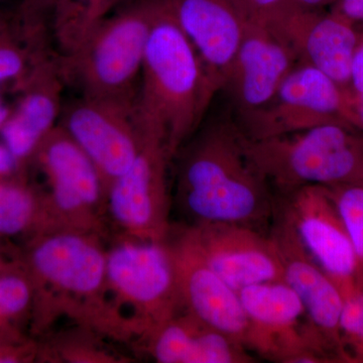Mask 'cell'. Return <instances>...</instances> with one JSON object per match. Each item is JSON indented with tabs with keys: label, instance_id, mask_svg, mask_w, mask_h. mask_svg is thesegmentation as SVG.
I'll return each mask as SVG.
<instances>
[{
	"label": "cell",
	"instance_id": "1",
	"mask_svg": "<svg viewBox=\"0 0 363 363\" xmlns=\"http://www.w3.org/2000/svg\"><path fill=\"white\" fill-rule=\"evenodd\" d=\"M189 140L177 152L175 196L189 225L238 224L269 233L276 195L250 157L240 125L219 119Z\"/></svg>",
	"mask_w": 363,
	"mask_h": 363
},
{
	"label": "cell",
	"instance_id": "2",
	"mask_svg": "<svg viewBox=\"0 0 363 363\" xmlns=\"http://www.w3.org/2000/svg\"><path fill=\"white\" fill-rule=\"evenodd\" d=\"M99 236L60 230L33 238L26 269L35 286V328L45 331L60 317L117 342L135 343L107 279Z\"/></svg>",
	"mask_w": 363,
	"mask_h": 363
},
{
	"label": "cell",
	"instance_id": "3",
	"mask_svg": "<svg viewBox=\"0 0 363 363\" xmlns=\"http://www.w3.org/2000/svg\"><path fill=\"white\" fill-rule=\"evenodd\" d=\"M214 95L168 0H157L135 101L140 131L161 138L169 156L176 157L197 130Z\"/></svg>",
	"mask_w": 363,
	"mask_h": 363
},
{
	"label": "cell",
	"instance_id": "4",
	"mask_svg": "<svg viewBox=\"0 0 363 363\" xmlns=\"http://www.w3.org/2000/svg\"><path fill=\"white\" fill-rule=\"evenodd\" d=\"M247 147L274 195L305 186L363 184V133L351 124H322L264 140L247 138Z\"/></svg>",
	"mask_w": 363,
	"mask_h": 363
},
{
	"label": "cell",
	"instance_id": "5",
	"mask_svg": "<svg viewBox=\"0 0 363 363\" xmlns=\"http://www.w3.org/2000/svg\"><path fill=\"white\" fill-rule=\"evenodd\" d=\"M156 6L157 0L133 2L105 16L77 51L59 59L63 78L82 96L135 105Z\"/></svg>",
	"mask_w": 363,
	"mask_h": 363
},
{
	"label": "cell",
	"instance_id": "6",
	"mask_svg": "<svg viewBox=\"0 0 363 363\" xmlns=\"http://www.w3.org/2000/svg\"><path fill=\"white\" fill-rule=\"evenodd\" d=\"M106 267L114 301L124 317L130 310L128 324L135 343L143 347L155 332L182 311L168 245L166 241L126 238L106 252Z\"/></svg>",
	"mask_w": 363,
	"mask_h": 363
},
{
	"label": "cell",
	"instance_id": "7",
	"mask_svg": "<svg viewBox=\"0 0 363 363\" xmlns=\"http://www.w3.org/2000/svg\"><path fill=\"white\" fill-rule=\"evenodd\" d=\"M49 183L47 198L60 230L101 236L106 202L94 164L62 124L40 142L35 152Z\"/></svg>",
	"mask_w": 363,
	"mask_h": 363
},
{
	"label": "cell",
	"instance_id": "8",
	"mask_svg": "<svg viewBox=\"0 0 363 363\" xmlns=\"http://www.w3.org/2000/svg\"><path fill=\"white\" fill-rule=\"evenodd\" d=\"M348 90L310 64L298 62L269 104L241 116L248 140H264L327 123H350Z\"/></svg>",
	"mask_w": 363,
	"mask_h": 363
},
{
	"label": "cell",
	"instance_id": "9",
	"mask_svg": "<svg viewBox=\"0 0 363 363\" xmlns=\"http://www.w3.org/2000/svg\"><path fill=\"white\" fill-rule=\"evenodd\" d=\"M166 143L143 133V145L128 172L107 191L105 207L126 238L143 242H162L168 238L169 198Z\"/></svg>",
	"mask_w": 363,
	"mask_h": 363
},
{
	"label": "cell",
	"instance_id": "10",
	"mask_svg": "<svg viewBox=\"0 0 363 363\" xmlns=\"http://www.w3.org/2000/svg\"><path fill=\"white\" fill-rule=\"evenodd\" d=\"M276 204L343 297L363 286L352 243L328 188H298L276 195Z\"/></svg>",
	"mask_w": 363,
	"mask_h": 363
},
{
	"label": "cell",
	"instance_id": "11",
	"mask_svg": "<svg viewBox=\"0 0 363 363\" xmlns=\"http://www.w3.org/2000/svg\"><path fill=\"white\" fill-rule=\"evenodd\" d=\"M164 241L175 267L182 311L190 313L248 350L250 322L238 291L207 264L187 226H172Z\"/></svg>",
	"mask_w": 363,
	"mask_h": 363
},
{
	"label": "cell",
	"instance_id": "12",
	"mask_svg": "<svg viewBox=\"0 0 363 363\" xmlns=\"http://www.w3.org/2000/svg\"><path fill=\"white\" fill-rule=\"evenodd\" d=\"M63 116L62 125L94 164L107 194L142 147L135 105L82 96L68 106Z\"/></svg>",
	"mask_w": 363,
	"mask_h": 363
},
{
	"label": "cell",
	"instance_id": "13",
	"mask_svg": "<svg viewBox=\"0 0 363 363\" xmlns=\"http://www.w3.org/2000/svg\"><path fill=\"white\" fill-rule=\"evenodd\" d=\"M269 233L278 250L284 281L302 300L313 328L339 362H346L339 329L342 294L306 250L292 224L277 204Z\"/></svg>",
	"mask_w": 363,
	"mask_h": 363
},
{
	"label": "cell",
	"instance_id": "14",
	"mask_svg": "<svg viewBox=\"0 0 363 363\" xmlns=\"http://www.w3.org/2000/svg\"><path fill=\"white\" fill-rule=\"evenodd\" d=\"M186 226L207 264L238 292L255 284L284 281L281 259L269 233L238 224Z\"/></svg>",
	"mask_w": 363,
	"mask_h": 363
},
{
	"label": "cell",
	"instance_id": "15",
	"mask_svg": "<svg viewBox=\"0 0 363 363\" xmlns=\"http://www.w3.org/2000/svg\"><path fill=\"white\" fill-rule=\"evenodd\" d=\"M267 28L285 42L298 62L310 64L350 90L351 62L359 28L329 11L289 6Z\"/></svg>",
	"mask_w": 363,
	"mask_h": 363
},
{
	"label": "cell",
	"instance_id": "16",
	"mask_svg": "<svg viewBox=\"0 0 363 363\" xmlns=\"http://www.w3.org/2000/svg\"><path fill=\"white\" fill-rule=\"evenodd\" d=\"M182 30L201 60L215 94L224 88L247 21L230 0H168Z\"/></svg>",
	"mask_w": 363,
	"mask_h": 363
},
{
	"label": "cell",
	"instance_id": "17",
	"mask_svg": "<svg viewBox=\"0 0 363 363\" xmlns=\"http://www.w3.org/2000/svg\"><path fill=\"white\" fill-rule=\"evenodd\" d=\"M298 63L293 50L267 26L247 23L224 87L240 116L269 104Z\"/></svg>",
	"mask_w": 363,
	"mask_h": 363
},
{
	"label": "cell",
	"instance_id": "18",
	"mask_svg": "<svg viewBox=\"0 0 363 363\" xmlns=\"http://www.w3.org/2000/svg\"><path fill=\"white\" fill-rule=\"evenodd\" d=\"M20 82V104L0 128L4 147L18 164L35 155L61 113L64 78L59 60L43 55Z\"/></svg>",
	"mask_w": 363,
	"mask_h": 363
},
{
	"label": "cell",
	"instance_id": "19",
	"mask_svg": "<svg viewBox=\"0 0 363 363\" xmlns=\"http://www.w3.org/2000/svg\"><path fill=\"white\" fill-rule=\"evenodd\" d=\"M143 348L160 363L257 362L245 345L186 311L162 325Z\"/></svg>",
	"mask_w": 363,
	"mask_h": 363
},
{
	"label": "cell",
	"instance_id": "20",
	"mask_svg": "<svg viewBox=\"0 0 363 363\" xmlns=\"http://www.w3.org/2000/svg\"><path fill=\"white\" fill-rule=\"evenodd\" d=\"M60 231L47 195L21 182L0 180V235L32 234L33 238Z\"/></svg>",
	"mask_w": 363,
	"mask_h": 363
},
{
	"label": "cell",
	"instance_id": "21",
	"mask_svg": "<svg viewBox=\"0 0 363 363\" xmlns=\"http://www.w3.org/2000/svg\"><path fill=\"white\" fill-rule=\"evenodd\" d=\"M114 4L116 0H57L51 23L61 58L77 51Z\"/></svg>",
	"mask_w": 363,
	"mask_h": 363
},
{
	"label": "cell",
	"instance_id": "22",
	"mask_svg": "<svg viewBox=\"0 0 363 363\" xmlns=\"http://www.w3.org/2000/svg\"><path fill=\"white\" fill-rule=\"evenodd\" d=\"M73 328L54 334L40 345V359L48 362L123 363L130 358L119 355L104 342V336L87 327Z\"/></svg>",
	"mask_w": 363,
	"mask_h": 363
},
{
	"label": "cell",
	"instance_id": "23",
	"mask_svg": "<svg viewBox=\"0 0 363 363\" xmlns=\"http://www.w3.org/2000/svg\"><path fill=\"white\" fill-rule=\"evenodd\" d=\"M44 54V42L25 37L13 21L0 37V82L21 80Z\"/></svg>",
	"mask_w": 363,
	"mask_h": 363
},
{
	"label": "cell",
	"instance_id": "24",
	"mask_svg": "<svg viewBox=\"0 0 363 363\" xmlns=\"http://www.w3.org/2000/svg\"><path fill=\"white\" fill-rule=\"evenodd\" d=\"M35 286L30 272L26 271L0 272V320L11 324L33 309Z\"/></svg>",
	"mask_w": 363,
	"mask_h": 363
},
{
	"label": "cell",
	"instance_id": "25",
	"mask_svg": "<svg viewBox=\"0 0 363 363\" xmlns=\"http://www.w3.org/2000/svg\"><path fill=\"white\" fill-rule=\"evenodd\" d=\"M328 189L350 235L363 281V184Z\"/></svg>",
	"mask_w": 363,
	"mask_h": 363
},
{
	"label": "cell",
	"instance_id": "26",
	"mask_svg": "<svg viewBox=\"0 0 363 363\" xmlns=\"http://www.w3.org/2000/svg\"><path fill=\"white\" fill-rule=\"evenodd\" d=\"M339 329L346 362H350L351 350L363 335V286L344 296Z\"/></svg>",
	"mask_w": 363,
	"mask_h": 363
},
{
	"label": "cell",
	"instance_id": "27",
	"mask_svg": "<svg viewBox=\"0 0 363 363\" xmlns=\"http://www.w3.org/2000/svg\"><path fill=\"white\" fill-rule=\"evenodd\" d=\"M40 344L21 335L11 324L0 325V363L40 359Z\"/></svg>",
	"mask_w": 363,
	"mask_h": 363
},
{
	"label": "cell",
	"instance_id": "28",
	"mask_svg": "<svg viewBox=\"0 0 363 363\" xmlns=\"http://www.w3.org/2000/svg\"><path fill=\"white\" fill-rule=\"evenodd\" d=\"M57 0H23L14 16L16 25L28 35H45L47 23H51Z\"/></svg>",
	"mask_w": 363,
	"mask_h": 363
},
{
	"label": "cell",
	"instance_id": "29",
	"mask_svg": "<svg viewBox=\"0 0 363 363\" xmlns=\"http://www.w3.org/2000/svg\"><path fill=\"white\" fill-rule=\"evenodd\" d=\"M243 20L267 26L290 6V0H230Z\"/></svg>",
	"mask_w": 363,
	"mask_h": 363
},
{
	"label": "cell",
	"instance_id": "30",
	"mask_svg": "<svg viewBox=\"0 0 363 363\" xmlns=\"http://www.w3.org/2000/svg\"><path fill=\"white\" fill-rule=\"evenodd\" d=\"M330 11L342 16L357 28H363V0H337Z\"/></svg>",
	"mask_w": 363,
	"mask_h": 363
},
{
	"label": "cell",
	"instance_id": "31",
	"mask_svg": "<svg viewBox=\"0 0 363 363\" xmlns=\"http://www.w3.org/2000/svg\"><path fill=\"white\" fill-rule=\"evenodd\" d=\"M350 91L363 92V28L359 30L357 45L351 62Z\"/></svg>",
	"mask_w": 363,
	"mask_h": 363
},
{
	"label": "cell",
	"instance_id": "32",
	"mask_svg": "<svg viewBox=\"0 0 363 363\" xmlns=\"http://www.w3.org/2000/svg\"><path fill=\"white\" fill-rule=\"evenodd\" d=\"M348 121L363 133V92H347Z\"/></svg>",
	"mask_w": 363,
	"mask_h": 363
},
{
	"label": "cell",
	"instance_id": "33",
	"mask_svg": "<svg viewBox=\"0 0 363 363\" xmlns=\"http://www.w3.org/2000/svg\"><path fill=\"white\" fill-rule=\"evenodd\" d=\"M18 164L11 152L4 145H0V180L13 175Z\"/></svg>",
	"mask_w": 363,
	"mask_h": 363
},
{
	"label": "cell",
	"instance_id": "34",
	"mask_svg": "<svg viewBox=\"0 0 363 363\" xmlns=\"http://www.w3.org/2000/svg\"><path fill=\"white\" fill-rule=\"evenodd\" d=\"M337 0H290V6L304 11H323L331 7Z\"/></svg>",
	"mask_w": 363,
	"mask_h": 363
},
{
	"label": "cell",
	"instance_id": "35",
	"mask_svg": "<svg viewBox=\"0 0 363 363\" xmlns=\"http://www.w3.org/2000/svg\"><path fill=\"white\" fill-rule=\"evenodd\" d=\"M350 362H363V335L351 350Z\"/></svg>",
	"mask_w": 363,
	"mask_h": 363
},
{
	"label": "cell",
	"instance_id": "36",
	"mask_svg": "<svg viewBox=\"0 0 363 363\" xmlns=\"http://www.w3.org/2000/svg\"><path fill=\"white\" fill-rule=\"evenodd\" d=\"M13 18H9L6 13L0 11V37L13 26Z\"/></svg>",
	"mask_w": 363,
	"mask_h": 363
},
{
	"label": "cell",
	"instance_id": "37",
	"mask_svg": "<svg viewBox=\"0 0 363 363\" xmlns=\"http://www.w3.org/2000/svg\"><path fill=\"white\" fill-rule=\"evenodd\" d=\"M9 116H11V111H9L6 105L2 104L1 98H0V128H2V125L6 123Z\"/></svg>",
	"mask_w": 363,
	"mask_h": 363
},
{
	"label": "cell",
	"instance_id": "38",
	"mask_svg": "<svg viewBox=\"0 0 363 363\" xmlns=\"http://www.w3.org/2000/svg\"><path fill=\"white\" fill-rule=\"evenodd\" d=\"M138 1H145V0H116V4H114V6H125V4H133V2H138Z\"/></svg>",
	"mask_w": 363,
	"mask_h": 363
},
{
	"label": "cell",
	"instance_id": "39",
	"mask_svg": "<svg viewBox=\"0 0 363 363\" xmlns=\"http://www.w3.org/2000/svg\"><path fill=\"white\" fill-rule=\"evenodd\" d=\"M2 324H6V323H4V322H2L1 320H0V325H2Z\"/></svg>",
	"mask_w": 363,
	"mask_h": 363
},
{
	"label": "cell",
	"instance_id": "40",
	"mask_svg": "<svg viewBox=\"0 0 363 363\" xmlns=\"http://www.w3.org/2000/svg\"><path fill=\"white\" fill-rule=\"evenodd\" d=\"M0 269H1V260H0Z\"/></svg>",
	"mask_w": 363,
	"mask_h": 363
}]
</instances>
